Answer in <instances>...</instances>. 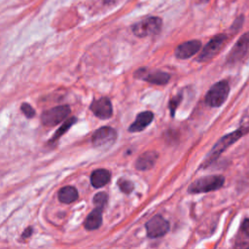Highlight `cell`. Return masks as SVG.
<instances>
[{"mask_svg":"<svg viewBox=\"0 0 249 249\" xmlns=\"http://www.w3.org/2000/svg\"><path fill=\"white\" fill-rule=\"evenodd\" d=\"M102 223V208L95 207L87 217L85 221V227L87 230L92 231L100 227Z\"/></svg>","mask_w":249,"mask_h":249,"instance_id":"15","label":"cell"},{"mask_svg":"<svg viewBox=\"0 0 249 249\" xmlns=\"http://www.w3.org/2000/svg\"><path fill=\"white\" fill-rule=\"evenodd\" d=\"M181 98H182V95L179 94V95L175 96L174 98H172V99L170 100V102H169V109H170V112H171V115H172V116H173V114H174V112H175L177 106L179 105V103H180V101H181Z\"/></svg>","mask_w":249,"mask_h":249,"instance_id":"22","label":"cell"},{"mask_svg":"<svg viewBox=\"0 0 249 249\" xmlns=\"http://www.w3.org/2000/svg\"><path fill=\"white\" fill-rule=\"evenodd\" d=\"M135 77L138 79H143L149 83L155 85H165L169 81V75L161 71H155L151 73H146L145 69H140L135 73Z\"/></svg>","mask_w":249,"mask_h":249,"instance_id":"12","label":"cell"},{"mask_svg":"<svg viewBox=\"0 0 249 249\" xmlns=\"http://www.w3.org/2000/svg\"><path fill=\"white\" fill-rule=\"evenodd\" d=\"M78 192L74 187L66 186L59 190L58 192V199L63 203H71L78 198Z\"/></svg>","mask_w":249,"mask_h":249,"instance_id":"17","label":"cell"},{"mask_svg":"<svg viewBox=\"0 0 249 249\" xmlns=\"http://www.w3.org/2000/svg\"><path fill=\"white\" fill-rule=\"evenodd\" d=\"M70 114L68 105H61L45 111L42 114V123L48 126H53L64 121Z\"/></svg>","mask_w":249,"mask_h":249,"instance_id":"5","label":"cell"},{"mask_svg":"<svg viewBox=\"0 0 249 249\" xmlns=\"http://www.w3.org/2000/svg\"><path fill=\"white\" fill-rule=\"evenodd\" d=\"M117 138V133L115 129L110 126H103L94 131L91 141L95 147L109 146L115 142Z\"/></svg>","mask_w":249,"mask_h":249,"instance_id":"9","label":"cell"},{"mask_svg":"<svg viewBox=\"0 0 249 249\" xmlns=\"http://www.w3.org/2000/svg\"><path fill=\"white\" fill-rule=\"evenodd\" d=\"M91 112L100 119H109L112 116L113 108L110 100L107 97H101L97 100H94L90 104Z\"/></svg>","mask_w":249,"mask_h":249,"instance_id":"10","label":"cell"},{"mask_svg":"<svg viewBox=\"0 0 249 249\" xmlns=\"http://www.w3.org/2000/svg\"><path fill=\"white\" fill-rule=\"evenodd\" d=\"M118 185L121 189V191L124 194H129L132 190H133V184L131 181L129 180H124V179H121L119 182H118Z\"/></svg>","mask_w":249,"mask_h":249,"instance_id":"20","label":"cell"},{"mask_svg":"<svg viewBox=\"0 0 249 249\" xmlns=\"http://www.w3.org/2000/svg\"><path fill=\"white\" fill-rule=\"evenodd\" d=\"M230 87L227 81H220L213 85L205 96V102L211 107L221 106L227 99Z\"/></svg>","mask_w":249,"mask_h":249,"instance_id":"3","label":"cell"},{"mask_svg":"<svg viewBox=\"0 0 249 249\" xmlns=\"http://www.w3.org/2000/svg\"><path fill=\"white\" fill-rule=\"evenodd\" d=\"M76 121H77L76 118H70V119H68V120L56 130V132L54 133V135H53V137L51 139V141L53 142V141H55L57 138H59L62 134H64V133L67 131V129L70 128V126H71Z\"/></svg>","mask_w":249,"mask_h":249,"instance_id":"18","label":"cell"},{"mask_svg":"<svg viewBox=\"0 0 249 249\" xmlns=\"http://www.w3.org/2000/svg\"><path fill=\"white\" fill-rule=\"evenodd\" d=\"M21 111L27 118H33L35 115L34 109L28 103H23L21 105Z\"/></svg>","mask_w":249,"mask_h":249,"instance_id":"21","label":"cell"},{"mask_svg":"<svg viewBox=\"0 0 249 249\" xmlns=\"http://www.w3.org/2000/svg\"><path fill=\"white\" fill-rule=\"evenodd\" d=\"M249 51V32L243 34L230 52L227 61L229 63H235L242 59Z\"/></svg>","mask_w":249,"mask_h":249,"instance_id":"8","label":"cell"},{"mask_svg":"<svg viewBox=\"0 0 249 249\" xmlns=\"http://www.w3.org/2000/svg\"><path fill=\"white\" fill-rule=\"evenodd\" d=\"M245 132V130L243 129H238L235 130L230 134L225 135L224 137H222L212 148V150L209 152V154L206 157L205 161L203 162V166H207L209 165L211 162H213L220 155L221 153H223L229 146L232 145L234 142H236Z\"/></svg>","mask_w":249,"mask_h":249,"instance_id":"1","label":"cell"},{"mask_svg":"<svg viewBox=\"0 0 249 249\" xmlns=\"http://www.w3.org/2000/svg\"><path fill=\"white\" fill-rule=\"evenodd\" d=\"M158 154L154 151H148L145 152L144 154L140 155V157L137 159L135 162V166L139 170H148L151 167L154 166L157 159H158Z\"/></svg>","mask_w":249,"mask_h":249,"instance_id":"14","label":"cell"},{"mask_svg":"<svg viewBox=\"0 0 249 249\" xmlns=\"http://www.w3.org/2000/svg\"><path fill=\"white\" fill-rule=\"evenodd\" d=\"M161 19L158 17H151L145 18L132 26V31L134 35L138 37H147L155 35L160 32L161 28Z\"/></svg>","mask_w":249,"mask_h":249,"instance_id":"4","label":"cell"},{"mask_svg":"<svg viewBox=\"0 0 249 249\" xmlns=\"http://www.w3.org/2000/svg\"><path fill=\"white\" fill-rule=\"evenodd\" d=\"M241 230L247 236H249V219H245L243 221L241 225Z\"/></svg>","mask_w":249,"mask_h":249,"instance_id":"23","label":"cell"},{"mask_svg":"<svg viewBox=\"0 0 249 249\" xmlns=\"http://www.w3.org/2000/svg\"><path fill=\"white\" fill-rule=\"evenodd\" d=\"M147 235L151 238H158L164 235L168 230L169 225L166 220L160 216H155L146 223Z\"/></svg>","mask_w":249,"mask_h":249,"instance_id":"7","label":"cell"},{"mask_svg":"<svg viewBox=\"0 0 249 249\" xmlns=\"http://www.w3.org/2000/svg\"><path fill=\"white\" fill-rule=\"evenodd\" d=\"M107 200H108V196L105 193H98L93 197V203L95 207H99L102 209L105 206Z\"/></svg>","mask_w":249,"mask_h":249,"instance_id":"19","label":"cell"},{"mask_svg":"<svg viewBox=\"0 0 249 249\" xmlns=\"http://www.w3.org/2000/svg\"><path fill=\"white\" fill-rule=\"evenodd\" d=\"M200 46H201V43L198 40L187 41L176 48L175 55L176 57L181 59L189 58L198 52V50L200 49Z\"/></svg>","mask_w":249,"mask_h":249,"instance_id":"11","label":"cell"},{"mask_svg":"<svg viewBox=\"0 0 249 249\" xmlns=\"http://www.w3.org/2000/svg\"><path fill=\"white\" fill-rule=\"evenodd\" d=\"M225 179L221 175H209L201 177L193 182L188 191L192 194L211 192L220 189L224 185Z\"/></svg>","mask_w":249,"mask_h":249,"instance_id":"2","label":"cell"},{"mask_svg":"<svg viewBox=\"0 0 249 249\" xmlns=\"http://www.w3.org/2000/svg\"><path fill=\"white\" fill-rule=\"evenodd\" d=\"M153 119H154V115L152 112L150 111L142 112L137 115L135 121L128 127V130L130 132H139L144 128H146L150 124V123L153 121Z\"/></svg>","mask_w":249,"mask_h":249,"instance_id":"13","label":"cell"},{"mask_svg":"<svg viewBox=\"0 0 249 249\" xmlns=\"http://www.w3.org/2000/svg\"><path fill=\"white\" fill-rule=\"evenodd\" d=\"M226 39H227V36L225 34H219L213 37L207 43V45L203 48L202 52L197 57V60L200 62H206L210 60L212 57H214L223 47Z\"/></svg>","mask_w":249,"mask_h":249,"instance_id":"6","label":"cell"},{"mask_svg":"<svg viewBox=\"0 0 249 249\" xmlns=\"http://www.w3.org/2000/svg\"><path fill=\"white\" fill-rule=\"evenodd\" d=\"M111 174L106 169H96L90 175V183L94 188H101L110 181Z\"/></svg>","mask_w":249,"mask_h":249,"instance_id":"16","label":"cell"},{"mask_svg":"<svg viewBox=\"0 0 249 249\" xmlns=\"http://www.w3.org/2000/svg\"><path fill=\"white\" fill-rule=\"evenodd\" d=\"M32 231V229L31 228H28L24 232H23V234H22V236L23 237H26V236H29L30 235V232Z\"/></svg>","mask_w":249,"mask_h":249,"instance_id":"24","label":"cell"}]
</instances>
